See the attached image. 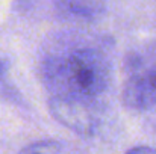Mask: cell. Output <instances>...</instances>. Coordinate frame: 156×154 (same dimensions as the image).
Returning a JSON list of instances; mask_svg holds the SVG:
<instances>
[{"mask_svg": "<svg viewBox=\"0 0 156 154\" xmlns=\"http://www.w3.org/2000/svg\"><path fill=\"white\" fill-rule=\"evenodd\" d=\"M55 79L62 94L73 101H87L100 95L108 88L111 65L102 51L82 47L67 53L56 67Z\"/></svg>", "mask_w": 156, "mask_h": 154, "instance_id": "cell-1", "label": "cell"}, {"mask_svg": "<svg viewBox=\"0 0 156 154\" xmlns=\"http://www.w3.org/2000/svg\"><path fill=\"white\" fill-rule=\"evenodd\" d=\"M129 153H156V150L150 147H136V148H132Z\"/></svg>", "mask_w": 156, "mask_h": 154, "instance_id": "cell-3", "label": "cell"}, {"mask_svg": "<svg viewBox=\"0 0 156 154\" xmlns=\"http://www.w3.org/2000/svg\"><path fill=\"white\" fill-rule=\"evenodd\" d=\"M123 103L133 110H146L156 104V70H144L127 79L123 88Z\"/></svg>", "mask_w": 156, "mask_h": 154, "instance_id": "cell-2", "label": "cell"}]
</instances>
